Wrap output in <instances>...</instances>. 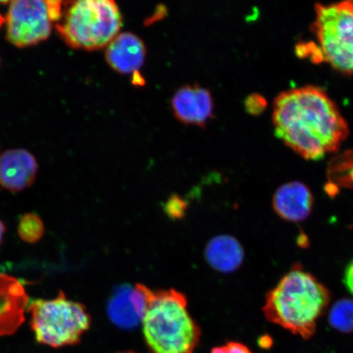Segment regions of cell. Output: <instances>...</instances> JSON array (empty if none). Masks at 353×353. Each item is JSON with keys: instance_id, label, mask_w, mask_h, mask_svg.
<instances>
[{"instance_id": "12", "label": "cell", "mask_w": 353, "mask_h": 353, "mask_svg": "<svg viewBox=\"0 0 353 353\" xmlns=\"http://www.w3.org/2000/svg\"><path fill=\"white\" fill-rule=\"evenodd\" d=\"M145 46L138 35L130 32L119 34L107 46L105 60L114 70L121 74L138 72L144 63Z\"/></svg>"}, {"instance_id": "1", "label": "cell", "mask_w": 353, "mask_h": 353, "mask_svg": "<svg viewBox=\"0 0 353 353\" xmlns=\"http://www.w3.org/2000/svg\"><path fill=\"white\" fill-rule=\"evenodd\" d=\"M275 134L306 160L337 151L348 135L347 123L322 88L304 86L281 92L273 108Z\"/></svg>"}, {"instance_id": "16", "label": "cell", "mask_w": 353, "mask_h": 353, "mask_svg": "<svg viewBox=\"0 0 353 353\" xmlns=\"http://www.w3.org/2000/svg\"><path fill=\"white\" fill-rule=\"evenodd\" d=\"M46 232L42 219L34 213H28L21 216L17 232L22 241L28 244H35L41 241Z\"/></svg>"}, {"instance_id": "14", "label": "cell", "mask_w": 353, "mask_h": 353, "mask_svg": "<svg viewBox=\"0 0 353 353\" xmlns=\"http://www.w3.org/2000/svg\"><path fill=\"white\" fill-rule=\"evenodd\" d=\"M205 259L216 271L235 272L244 261L245 253L235 237L220 235L211 239L205 247Z\"/></svg>"}, {"instance_id": "17", "label": "cell", "mask_w": 353, "mask_h": 353, "mask_svg": "<svg viewBox=\"0 0 353 353\" xmlns=\"http://www.w3.org/2000/svg\"><path fill=\"white\" fill-rule=\"evenodd\" d=\"M165 213L170 218L179 219L186 213L187 203L179 196H172L164 205Z\"/></svg>"}, {"instance_id": "5", "label": "cell", "mask_w": 353, "mask_h": 353, "mask_svg": "<svg viewBox=\"0 0 353 353\" xmlns=\"http://www.w3.org/2000/svg\"><path fill=\"white\" fill-rule=\"evenodd\" d=\"M28 312L35 341L59 348L77 345L91 326V316L81 303L68 299L63 290L54 299L32 300Z\"/></svg>"}, {"instance_id": "18", "label": "cell", "mask_w": 353, "mask_h": 353, "mask_svg": "<svg viewBox=\"0 0 353 353\" xmlns=\"http://www.w3.org/2000/svg\"><path fill=\"white\" fill-rule=\"evenodd\" d=\"M247 112L252 114H261L267 107V101L261 95L251 94L245 101Z\"/></svg>"}, {"instance_id": "22", "label": "cell", "mask_w": 353, "mask_h": 353, "mask_svg": "<svg viewBox=\"0 0 353 353\" xmlns=\"http://www.w3.org/2000/svg\"><path fill=\"white\" fill-rule=\"evenodd\" d=\"M258 343L263 350H269L272 346V339L269 335H263L259 339Z\"/></svg>"}, {"instance_id": "7", "label": "cell", "mask_w": 353, "mask_h": 353, "mask_svg": "<svg viewBox=\"0 0 353 353\" xmlns=\"http://www.w3.org/2000/svg\"><path fill=\"white\" fill-rule=\"evenodd\" d=\"M8 41L17 48H28L50 37L52 22L46 1L15 0L10 3L6 16Z\"/></svg>"}, {"instance_id": "13", "label": "cell", "mask_w": 353, "mask_h": 353, "mask_svg": "<svg viewBox=\"0 0 353 353\" xmlns=\"http://www.w3.org/2000/svg\"><path fill=\"white\" fill-rule=\"evenodd\" d=\"M272 205L281 218L290 222H301L311 214L313 196L305 184L291 182L276 190Z\"/></svg>"}, {"instance_id": "19", "label": "cell", "mask_w": 353, "mask_h": 353, "mask_svg": "<svg viewBox=\"0 0 353 353\" xmlns=\"http://www.w3.org/2000/svg\"><path fill=\"white\" fill-rule=\"evenodd\" d=\"M210 353H252V352L244 343L230 341L223 346L214 347Z\"/></svg>"}, {"instance_id": "25", "label": "cell", "mask_w": 353, "mask_h": 353, "mask_svg": "<svg viewBox=\"0 0 353 353\" xmlns=\"http://www.w3.org/2000/svg\"><path fill=\"white\" fill-rule=\"evenodd\" d=\"M118 353H136V352H132V351H126V352H118Z\"/></svg>"}, {"instance_id": "20", "label": "cell", "mask_w": 353, "mask_h": 353, "mask_svg": "<svg viewBox=\"0 0 353 353\" xmlns=\"http://www.w3.org/2000/svg\"><path fill=\"white\" fill-rule=\"evenodd\" d=\"M46 2L48 16L52 22H59L63 19L64 12V3L63 1H54V0H48Z\"/></svg>"}, {"instance_id": "10", "label": "cell", "mask_w": 353, "mask_h": 353, "mask_svg": "<svg viewBox=\"0 0 353 353\" xmlns=\"http://www.w3.org/2000/svg\"><path fill=\"white\" fill-rule=\"evenodd\" d=\"M171 107L181 122L204 127L213 117L214 105L210 91L195 85L180 88L172 98Z\"/></svg>"}, {"instance_id": "3", "label": "cell", "mask_w": 353, "mask_h": 353, "mask_svg": "<svg viewBox=\"0 0 353 353\" xmlns=\"http://www.w3.org/2000/svg\"><path fill=\"white\" fill-rule=\"evenodd\" d=\"M188 299L174 289L154 292L143 331L150 353H193L201 330L188 310Z\"/></svg>"}, {"instance_id": "2", "label": "cell", "mask_w": 353, "mask_h": 353, "mask_svg": "<svg viewBox=\"0 0 353 353\" xmlns=\"http://www.w3.org/2000/svg\"><path fill=\"white\" fill-rule=\"evenodd\" d=\"M326 287L302 269H294L269 291L263 307L266 319L304 339L315 334L316 322L329 305Z\"/></svg>"}, {"instance_id": "11", "label": "cell", "mask_w": 353, "mask_h": 353, "mask_svg": "<svg viewBox=\"0 0 353 353\" xmlns=\"http://www.w3.org/2000/svg\"><path fill=\"white\" fill-rule=\"evenodd\" d=\"M38 162L26 149L8 150L0 156V186L19 192L32 186L37 179Z\"/></svg>"}, {"instance_id": "21", "label": "cell", "mask_w": 353, "mask_h": 353, "mask_svg": "<svg viewBox=\"0 0 353 353\" xmlns=\"http://www.w3.org/2000/svg\"><path fill=\"white\" fill-rule=\"evenodd\" d=\"M343 281L347 290L353 294V260L347 264L345 272H344Z\"/></svg>"}, {"instance_id": "4", "label": "cell", "mask_w": 353, "mask_h": 353, "mask_svg": "<svg viewBox=\"0 0 353 353\" xmlns=\"http://www.w3.org/2000/svg\"><path fill=\"white\" fill-rule=\"evenodd\" d=\"M123 19L113 0H79L64 3L56 30L66 46L94 51L107 47L119 34Z\"/></svg>"}, {"instance_id": "8", "label": "cell", "mask_w": 353, "mask_h": 353, "mask_svg": "<svg viewBox=\"0 0 353 353\" xmlns=\"http://www.w3.org/2000/svg\"><path fill=\"white\" fill-rule=\"evenodd\" d=\"M153 291L142 284L123 285L114 290L107 306L110 321L123 330H132L142 323Z\"/></svg>"}, {"instance_id": "6", "label": "cell", "mask_w": 353, "mask_h": 353, "mask_svg": "<svg viewBox=\"0 0 353 353\" xmlns=\"http://www.w3.org/2000/svg\"><path fill=\"white\" fill-rule=\"evenodd\" d=\"M312 28L319 39L321 59L335 70L353 74V0L319 3Z\"/></svg>"}, {"instance_id": "9", "label": "cell", "mask_w": 353, "mask_h": 353, "mask_svg": "<svg viewBox=\"0 0 353 353\" xmlns=\"http://www.w3.org/2000/svg\"><path fill=\"white\" fill-rule=\"evenodd\" d=\"M29 296L17 278L0 273V337L17 332L24 323Z\"/></svg>"}, {"instance_id": "24", "label": "cell", "mask_w": 353, "mask_h": 353, "mask_svg": "<svg viewBox=\"0 0 353 353\" xmlns=\"http://www.w3.org/2000/svg\"><path fill=\"white\" fill-rule=\"evenodd\" d=\"M4 23H6V19H4L3 16L0 13V28H2Z\"/></svg>"}, {"instance_id": "15", "label": "cell", "mask_w": 353, "mask_h": 353, "mask_svg": "<svg viewBox=\"0 0 353 353\" xmlns=\"http://www.w3.org/2000/svg\"><path fill=\"white\" fill-rule=\"evenodd\" d=\"M329 323L334 330L344 334L353 332V300H339L330 309Z\"/></svg>"}, {"instance_id": "23", "label": "cell", "mask_w": 353, "mask_h": 353, "mask_svg": "<svg viewBox=\"0 0 353 353\" xmlns=\"http://www.w3.org/2000/svg\"><path fill=\"white\" fill-rule=\"evenodd\" d=\"M6 225H4L3 221L0 220V245H1V243L3 239L4 234H6Z\"/></svg>"}]
</instances>
